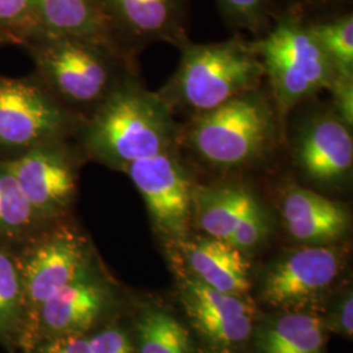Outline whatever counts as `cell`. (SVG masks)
<instances>
[{
    "label": "cell",
    "mask_w": 353,
    "mask_h": 353,
    "mask_svg": "<svg viewBox=\"0 0 353 353\" xmlns=\"http://www.w3.org/2000/svg\"><path fill=\"white\" fill-rule=\"evenodd\" d=\"M179 131L157 92L132 75L81 122L76 137L84 160L123 173L137 160L178 150Z\"/></svg>",
    "instance_id": "cell-1"
},
{
    "label": "cell",
    "mask_w": 353,
    "mask_h": 353,
    "mask_svg": "<svg viewBox=\"0 0 353 353\" xmlns=\"http://www.w3.org/2000/svg\"><path fill=\"white\" fill-rule=\"evenodd\" d=\"M26 323V294L14 249L0 245V339H11Z\"/></svg>",
    "instance_id": "cell-21"
},
{
    "label": "cell",
    "mask_w": 353,
    "mask_h": 353,
    "mask_svg": "<svg viewBox=\"0 0 353 353\" xmlns=\"http://www.w3.org/2000/svg\"><path fill=\"white\" fill-rule=\"evenodd\" d=\"M176 72L157 92L173 114L191 117L261 88L265 70L252 42L240 33L221 42H188Z\"/></svg>",
    "instance_id": "cell-4"
},
{
    "label": "cell",
    "mask_w": 353,
    "mask_h": 353,
    "mask_svg": "<svg viewBox=\"0 0 353 353\" xmlns=\"http://www.w3.org/2000/svg\"><path fill=\"white\" fill-rule=\"evenodd\" d=\"M38 37L36 0H0V45L26 48Z\"/></svg>",
    "instance_id": "cell-24"
},
{
    "label": "cell",
    "mask_w": 353,
    "mask_h": 353,
    "mask_svg": "<svg viewBox=\"0 0 353 353\" xmlns=\"http://www.w3.org/2000/svg\"><path fill=\"white\" fill-rule=\"evenodd\" d=\"M181 294L191 322L208 341L233 347L250 336L254 309L240 294L219 292L195 276L183 281Z\"/></svg>",
    "instance_id": "cell-14"
},
{
    "label": "cell",
    "mask_w": 353,
    "mask_h": 353,
    "mask_svg": "<svg viewBox=\"0 0 353 353\" xmlns=\"http://www.w3.org/2000/svg\"><path fill=\"white\" fill-rule=\"evenodd\" d=\"M252 46L261 58L281 121L321 90L330 89L339 75L312 36L306 20L293 11L276 13L271 26Z\"/></svg>",
    "instance_id": "cell-5"
},
{
    "label": "cell",
    "mask_w": 353,
    "mask_h": 353,
    "mask_svg": "<svg viewBox=\"0 0 353 353\" xmlns=\"http://www.w3.org/2000/svg\"><path fill=\"white\" fill-rule=\"evenodd\" d=\"M123 173L143 196L160 236L172 242L189 234L195 185L178 150L137 160Z\"/></svg>",
    "instance_id": "cell-9"
},
{
    "label": "cell",
    "mask_w": 353,
    "mask_h": 353,
    "mask_svg": "<svg viewBox=\"0 0 353 353\" xmlns=\"http://www.w3.org/2000/svg\"><path fill=\"white\" fill-rule=\"evenodd\" d=\"M312 36L327 54L339 75L353 76L352 11L306 21Z\"/></svg>",
    "instance_id": "cell-23"
},
{
    "label": "cell",
    "mask_w": 353,
    "mask_h": 353,
    "mask_svg": "<svg viewBox=\"0 0 353 353\" xmlns=\"http://www.w3.org/2000/svg\"><path fill=\"white\" fill-rule=\"evenodd\" d=\"M172 243L182 254L192 276L205 285L240 296L250 290V265L245 252L234 246L208 236L191 237L190 234Z\"/></svg>",
    "instance_id": "cell-17"
},
{
    "label": "cell",
    "mask_w": 353,
    "mask_h": 353,
    "mask_svg": "<svg viewBox=\"0 0 353 353\" xmlns=\"http://www.w3.org/2000/svg\"><path fill=\"white\" fill-rule=\"evenodd\" d=\"M114 39L128 58L165 42L181 49L190 42L191 0H100Z\"/></svg>",
    "instance_id": "cell-11"
},
{
    "label": "cell",
    "mask_w": 353,
    "mask_h": 353,
    "mask_svg": "<svg viewBox=\"0 0 353 353\" xmlns=\"http://www.w3.org/2000/svg\"><path fill=\"white\" fill-rule=\"evenodd\" d=\"M7 160L42 223L63 220L75 201L84 161L79 147L70 139L54 140Z\"/></svg>",
    "instance_id": "cell-8"
},
{
    "label": "cell",
    "mask_w": 353,
    "mask_h": 353,
    "mask_svg": "<svg viewBox=\"0 0 353 353\" xmlns=\"http://www.w3.org/2000/svg\"><path fill=\"white\" fill-rule=\"evenodd\" d=\"M139 353H192L189 331L161 309H147L137 323Z\"/></svg>",
    "instance_id": "cell-22"
},
{
    "label": "cell",
    "mask_w": 353,
    "mask_h": 353,
    "mask_svg": "<svg viewBox=\"0 0 353 353\" xmlns=\"http://www.w3.org/2000/svg\"><path fill=\"white\" fill-rule=\"evenodd\" d=\"M0 46H1V45H0Z\"/></svg>",
    "instance_id": "cell-31"
},
{
    "label": "cell",
    "mask_w": 353,
    "mask_h": 353,
    "mask_svg": "<svg viewBox=\"0 0 353 353\" xmlns=\"http://www.w3.org/2000/svg\"><path fill=\"white\" fill-rule=\"evenodd\" d=\"M353 300L352 293H350L348 296H345V299L341 301L338 310L335 312L334 318H332V323L336 331H339L344 335H350L352 336L353 332Z\"/></svg>",
    "instance_id": "cell-30"
},
{
    "label": "cell",
    "mask_w": 353,
    "mask_h": 353,
    "mask_svg": "<svg viewBox=\"0 0 353 353\" xmlns=\"http://www.w3.org/2000/svg\"><path fill=\"white\" fill-rule=\"evenodd\" d=\"M332 94L331 108L350 127L353 126V76L338 75L328 89Z\"/></svg>",
    "instance_id": "cell-28"
},
{
    "label": "cell",
    "mask_w": 353,
    "mask_h": 353,
    "mask_svg": "<svg viewBox=\"0 0 353 353\" xmlns=\"http://www.w3.org/2000/svg\"><path fill=\"white\" fill-rule=\"evenodd\" d=\"M36 8L38 38H83L101 43L128 58L114 39L100 0H36Z\"/></svg>",
    "instance_id": "cell-18"
},
{
    "label": "cell",
    "mask_w": 353,
    "mask_h": 353,
    "mask_svg": "<svg viewBox=\"0 0 353 353\" xmlns=\"http://www.w3.org/2000/svg\"><path fill=\"white\" fill-rule=\"evenodd\" d=\"M45 227L13 174L7 159H0V245L17 249Z\"/></svg>",
    "instance_id": "cell-19"
},
{
    "label": "cell",
    "mask_w": 353,
    "mask_h": 353,
    "mask_svg": "<svg viewBox=\"0 0 353 353\" xmlns=\"http://www.w3.org/2000/svg\"><path fill=\"white\" fill-rule=\"evenodd\" d=\"M351 0H276V13L293 11L306 21L350 11Z\"/></svg>",
    "instance_id": "cell-26"
},
{
    "label": "cell",
    "mask_w": 353,
    "mask_h": 353,
    "mask_svg": "<svg viewBox=\"0 0 353 353\" xmlns=\"http://www.w3.org/2000/svg\"><path fill=\"white\" fill-rule=\"evenodd\" d=\"M341 252L331 245H306L288 252L268 268L262 297L276 307L307 303L339 275Z\"/></svg>",
    "instance_id": "cell-13"
},
{
    "label": "cell",
    "mask_w": 353,
    "mask_h": 353,
    "mask_svg": "<svg viewBox=\"0 0 353 353\" xmlns=\"http://www.w3.org/2000/svg\"><path fill=\"white\" fill-rule=\"evenodd\" d=\"M325 327L316 316L290 313L271 323L262 336V353H322Z\"/></svg>",
    "instance_id": "cell-20"
},
{
    "label": "cell",
    "mask_w": 353,
    "mask_h": 353,
    "mask_svg": "<svg viewBox=\"0 0 353 353\" xmlns=\"http://www.w3.org/2000/svg\"><path fill=\"white\" fill-rule=\"evenodd\" d=\"M33 76L83 121L130 76L135 62L101 43L74 37H41L26 46Z\"/></svg>",
    "instance_id": "cell-3"
},
{
    "label": "cell",
    "mask_w": 353,
    "mask_h": 353,
    "mask_svg": "<svg viewBox=\"0 0 353 353\" xmlns=\"http://www.w3.org/2000/svg\"><path fill=\"white\" fill-rule=\"evenodd\" d=\"M33 353H93L83 334H64L41 339Z\"/></svg>",
    "instance_id": "cell-29"
},
{
    "label": "cell",
    "mask_w": 353,
    "mask_h": 353,
    "mask_svg": "<svg viewBox=\"0 0 353 353\" xmlns=\"http://www.w3.org/2000/svg\"><path fill=\"white\" fill-rule=\"evenodd\" d=\"M228 26L237 32L263 36L276 14V0H216Z\"/></svg>",
    "instance_id": "cell-25"
},
{
    "label": "cell",
    "mask_w": 353,
    "mask_h": 353,
    "mask_svg": "<svg viewBox=\"0 0 353 353\" xmlns=\"http://www.w3.org/2000/svg\"><path fill=\"white\" fill-rule=\"evenodd\" d=\"M90 274L54 292L37 307L28 322L37 328L41 339L81 334L101 316L106 293Z\"/></svg>",
    "instance_id": "cell-16"
},
{
    "label": "cell",
    "mask_w": 353,
    "mask_h": 353,
    "mask_svg": "<svg viewBox=\"0 0 353 353\" xmlns=\"http://www.w3.org/2000/svg\"><path fill=\"white\" fill-rule=\"evenodd\" d=\"M93 353H135L134 345L121 327L102 328L89 338Z\"/></svg>",
    "instance_id": "cell-27"
},
{
    "label": "cell",
    "mask_w": 353,
    "mask_h": 353,
    "mask_svg": "<svg viewBox=\"0 0 353 353\" xmlns=\"http://www.w3.org/2000/svg\"><path fill=\"white\" fill-rule=\"evenodd\" d=\"M83 119L65 109L34 76H0V159L76 137Z\"/></svg>",
    "instance_id": "cell-6"
},
{
    "label": "cell",
    "mask_w": 353,
    "mask_h": 353,
    "mask_svg": "<svg viewBox=\"0 0 353 353\" xmlns=\"http://www.w3.org/2000/svg\"><path fill=\"white\" fill-rule=\"evenodd\" d=\"M14 252L24 284L26 322L54 292L90 274L88 239L64 219L39 229Z\"/></svg>",
    "instance_id": "cell-7"
},
{
    "label": "cell",
    "mask_w": 353,
    "mask_h": 353,
    "mask_svg": "<svg viewBox=\"0 0 353 353\" xmlns=\"http://www.w3.org/2000/svg\"><path fill=\"white\" fill-rule=\"evenodd\" d=\"M281 118L262 88L237 96L181 127L179 144L207 168L237 172L263 161L275 150Z\"/></svg>",
    "instance_id": "cell-2"
},
{
    "label": "cell",
    "mask_w": 353,
    "mask_h": 353,
    "mask_svg": "<svg viewBox=\"0 0 353 353\" xmlns=\"http://www.w3.org/2000/svg\"><path fill=\"white\" fill-rule=\"evenodd\" d=\"M280 214L287 233L305 245H331L341 240L351 227L345 205L297 185L281 194Z\"/></svg>",
    "instance_id": "cell-15"
},
{
    "label": "cell",
    "mask_w": 353,
    "mask_h": 353,
    "mask_svg": "<svg viewBox=\"0 0 353 353\" xmlns=\"http://www.w3.org/2000/svg\"><path fill=\"white\" fill-rule=\"evenodd\" d=\"M192 220L205 236L243 252L261 246L271 232L265 205L239 182L195 186Z\"/></svg>",
    "instance_id": "cell-10"
},
{
    "label": "cell",
    "mask_w": 353,
    "mask_h": 353,
    "mask_svg": "<svg viewBox=\"0 0 353 353\" xmlns=\"http://www.w3.org/2000/svg\"><path fill=\"white\" fill-rule=\"evenodd\" d=\"M292 157L309 182L325 188L338 186L352 176V127L331 105L316 109L294 130Z\"/></svg>",
    "instance_id": "cell-12"
}]
</instances>
